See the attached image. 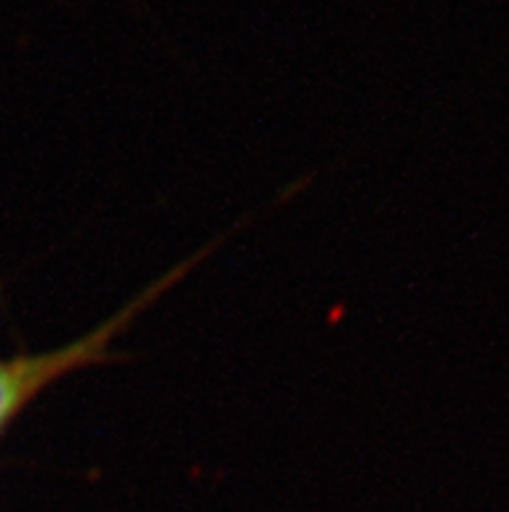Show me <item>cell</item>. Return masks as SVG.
<instances>
[{
  "label": "cell",
  "mask_w": 509,
  "mask_h": 512,
  "mask_svg": "<svg viewBox=\"0 0 509 512\" xmlns=\"http://www.w3.org/2000/svg\"><path fill=\"white\" fill-rule=\"evenodd\" d=\"M117 331H120V320L102 325L89 338H81L58 351L0 362V432L47 385L71 375L81 364L97 362Z\"/></svg>",
  "instance_id": "obj_1"
}]
</instances>
